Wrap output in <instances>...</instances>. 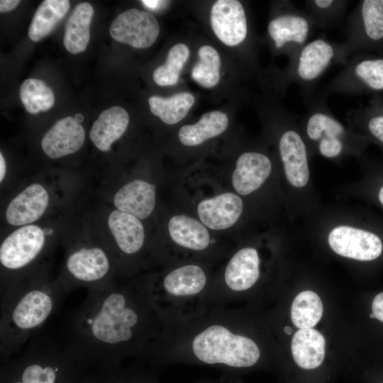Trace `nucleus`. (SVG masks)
<instances>
[{
    "label": "nucleus",
    "instance_id": "9d476101",
    "mask_svg": "<svg viewBox=\"0 0 383 383\" xmlns=\"http://www.w3.org/2000/svg\"><path fill=\"white\" fill-rule=\"evenodd\" d=\"M111 36L116 41L135 48L151 46L160 33L157 18L150 12L130 9L120 13L109 28Z\"/></svg>",
    "mask_w": 383,
    "mask_h": 383
},
{
    "label": "nucleus",
    "instance_id": "0eeeda50",
    "mask_svg": "<svg viewBox=\"0 0 383 383\" xmlns=\"http://www.w3.org/2000/svg\"><path fill=\"white\" fill-rule=\"evenodd\" d=\"M323 93H314L305 99L307 113L304 117L308 138L317 143L319 152L326 157L339 156L345 148L348 132L331 113Z\"/></svg>",
    "mask_w": 383,
    "mask_h": 383
},
{
    "label": "nucleus",
    "instance_id": "f03ea898",
    "mask_svg": "<svg viewBox=\"0 0 383 383\" xmlns=\"http://www.w3.org/2000/svg\"><path fill=\"white\" fill-rule=\"evenodd\" d=\"M65 290L50 284L13 286L1 293V352H16L54 313Z\"/></svg>",
    "mask_w": 383,
    "mask_h": 383
},
{
    "label": "nucleus",
    "instance_id": "6ab92c4d",
    "mask_svg": "<svg viewBox=\"0 0 383 383\" xmlns=\"http://www.w3.org/2000/svg\"><path fill=\"white\" fill-rule=\"evenodd\" d=\"M113 204L119 211L145 219L155 208V185L139 179L130 181L116 192Z\"/></svg>",
    "mask_w": 383,
    "mask_h": 383
},
{
    "label": "nucleus",
    "instance_id": "c03bdc74",
    "mask_svg": "<svg viewBox=\"0 0 383 383\" xmlns=\"http://www.w3.org/2000/svg\"><path fill=\"white\" fill-rule=\"evenodd\" d=\"M370 318H374V314H373L372 313L370 314Z\"/></svg>",
    "mask_w": 383,
    "mask_h": 383
},
{
    "label": "nucleus",
    "instance_id": "72a5a7b5",
    "mask_svg": "<svg viewBox=\"0 0 383 383\" xmlns=\"http://www.w3.org/2000/svg\"><path fill=\"white\" fill-rule=\"evenodd\" d=\"M189 56V49L184 43L174 45L168 52L166 62L157 67L152 77L160 86H171L177 84L179 76Z\"/></svg>",
    "mask_w": 383,
    "mask_h": 383
},
{
    "label": "nucleus",
    "instance_id": "20e7f679",
    "mask_svg": "<svg viewBox=\"0 0 383 383\" xmlns=\"http://www.w3.org/2000/svg\"><path fill=\"white\" fill-rule=\"evenodd\" d=\"M347 62L341 43L318 37L306 43L289 60L286 79L301 88L305 99L316 93V84L331 65L338 63L344 66Z\"/></svg>",
    "mask_w": 383,
    "mask_h": 383
},
{
    "label": "nucleus",
    "instance_id": "a19ab883",
    "mask_svg": "<svg viewBox=\"0 0 383 383\" xmlns=\"http://www.w3.org/2000/svg\"><path fill=\"white\" fill-rule=\"evenodd\" d=\"M379 199L381 204L383 205V187L379 190Z\"/></svg>",
    "mask_w": 383,
    "mask_h": 383
},
{
    "label": "nucleus",
    "instance_id": "79ce46f5",
    "mask_svg": "<svg viewBox=\"0 0 383 383\" xmlns=\"http://www.w3.org/2000/svg\"><path fill=\"white\" fill-rule=\"evenodd\" d=\"M74 118L77 122L79 123L83 120V116L82 114H80V113H77V114L75 115Z\"/></svg>",
    "mask_w": 383,
    "mask_h": 383
},
{
    "label": "nucleus",
    "instance_id": "423d86ee",
    "mask_svg": "<svg viewBox=\"0 0 383 383\" xmlns=\"http://www.w3.org/2000/svg\"><path fill=\"white\" fill-rule=\"evenodd\" d=\"M383 91V55H352L343 68L326 87L324 95H362Z\"/></svg>",
    "mask_w": 383,
    "mask_h": 383
},
{
    "label": "nucleus",
    "instance_id": "ddd939ff",
    "mask_svg": "<svg viewBox=\"0 0 383 383\" xmlns=\"http://www.w3.org/2000/svg\"><path fill=\"white\" fill-rule=\"evenodd\" d=\"M210 21L216 37L228 46L242 43L248 35V21L238 0H218L211 7Z\"/></svg>",
    "mask_w": 383,
    "mask_h": 383
},
{
    "label": "nucleus",
    "instance_id": "f704fd0d",
    "mask_svg": "<svg viewBox=\"0 0 383 383\" xmlns=\"http://www.w3.org/2000/svg\"><path fill=\"white\" fill-rule=\"evenodd\" d=\"M358 118L365 120L369 133L383 143V106L374 104L370 106L350 111Z\"/></svg>",
    "mask_w": 383,
    "mask_h": 383
},
{
    "label": "nucleus",
    "instance_id": "58836bf2",
    "mask_svg": "<svg viewBox=\"0 0 383 383\" xmlns=\"http://www.w3.org/2000/svg\"><path fill=\"white\" fill-rule=\"evenodd\" d=\"M141 2L149 9L155 10L160 8L162 5L165 4L167 1H141Z\"/></svg>",
    "mask_w": 383,
    "mask_h": 383
},
{
    "label": "nucleus",
    "instance_id": "2eb2a0df",
    "mask_svg": "<svg viewBox=\"0 0 383 383\" xmlns=\"http://www.w3.org/2000/svg\"><path fill=\"white\" fill-rule=\"evenodd\" d=\"M279 152L288 182L295 187H304L309 178L307 150L300 134L288 128L281 134Z\"/></svg>",
    "mask_w": 383,
    "mask_h": 383
},
{
    "label": "nucleus",
    "instance_id": "f8f14e48",
    "mask_svg": "<svg viewBox=\"0 0 383 383\" xmlns=\"http://www.w3.org/2000/svg\"><path fill=\"white\" fill-rule=\"evenodd\" d=\"M328 243L338 255L360 261L374 260L382 251V243L377 235L348 226L333 228L328 235Z\"/></svg>",
    "mask_w": 383,
    "mask_h": 383
},
{
    "label": "nucleus",
    "instance_id": "c9c22d12",
    "mask_svg": "<svg viewBox=\"0 0 383 383\" xmlns=\"http://www.w3.org/2000/svg\"><path fill=\"white\" fill-rule=\"evenodd\" d=\"M58 370L57 366L31 362L23 369L20 381L22 383H55Z\"/></svg>",
    "mask_w": 383,
    "mask_h": 383
},
{
    "label": "nucleus",
    "instance_id": "a878e982",
    "mask_svg": "<svg viewBox=\"0 0 383 383\" xmlns=\"http://www.w3.org/2000/svg\"><path fill=\"white\" fill-rule=\"evenodd\" d=\"M228 118L225 113L221 111H209L204 113L195 123L183 126L179 131L178 138L184 145H199L221 135L228 128Z\"/></svg>",
    "mask_w": 383,
    "mask_h": 383
},
{
    "label": "nucleus",
    "instance_id": "f3484780",
    "mask_svg": "<svg viewBox=\"0 0 383 383\" xmlns=\"http://www.w3.org/2000/svg\"><path fill=\"white\" fill-rule=\"evenodd\" d=\"M49 195L45 188L38 183L28 186L9 202L6 209V220L15 226L30 225L45 212Z\"/></svg>",
    "mask_w": 383,
    "mask_h": 383
},
{
    "label": "nucleus",
    "instance_id": "37998d69",
    "mask_svg": "<svg viewBox=\"0 0 383 383\" xmlns=\"http://www.w3.org/2000/svg\"><path fill=\"white\" fill-rule=\"evenodd\" d=\"M284 331L287 334L290 335L292 333V329L289 326H285L284 328Z\"/></svg>",
    "mask_w": 383,
    "mask_h": 383
},
{
    "label": "nucleus",
    "instance_id": "4be33fe9",
    "mask_svg": "<svg viewBox=\"0 0 383 383\" xmlns=\"http://www.w3.org/2000/svg\"><path fill=\"white\" fill-rule=\"evenodd\" d=\"M259 257L252 248L238 250L228 262L225 270V282L234 291H244L252 287L259 275Z\"/></svg>",
    "mask_w": 383,
    "mask_h": 383
},
{
    "label": "nucleus",
    "instance_id": "39448f33",
    "mask_svg": "<svg viewBox=\"0 0 383 383\" xmlns=\"http://www.w3.org/2000/svg\"><path fill=\"white\" fill-rule=\"evenodd\" d=\"M348 60L359 53L383 55V0L360 1L348 17L341 43Z\"/></svg>",
    "mask_w": 383,
    "mask_h": 383
},
{
    "label": "nucleus",
    "instance_id": "4c0bfd02",
    "mask_svg": "<svg viewBox=\"0 0 383 383\" xmlns=\"http://www.w3.org/2000/svg\"><path fill=\"white\" fill-rule=\"evenodd\" d=\"M19 4V0H1L0 11L1 13H4L12 11L16 8Z\"/></svg>",
    "mask_w": 383,
    "mask_h": 383
},
{
    "label": "nucleus",
    "instance_id": "473e14b6",
    "mask_svg": "<svg viewBox=\"0 0 383 383\" xmlns=\"http://www.w3.org/2000/svg\"><path fill=\"white\" fill-rule=\"evenodd\" d=\"M199 61L192 71L194 81L205 88L216 86L220 79L221 59L216 50L209 45L201 47Z\"/></svg>",
    "mask_w": 383,
    "mask_h": 383
},
{
    "label": "nucleus",
    "instance_id": "412c9836",
    "mask_svg": "<svg viewBox=\"0 0 383 383\" xmlns=\"http://www.w3.org/2000/svg\"><path fill=\"white\" fill-rule=\"evenodd\" d=\"M129 124L128 112L122 107L114 106L103 111L94 122L89 138L102 152H107L111 145L126 132Z\"/></svg>",
    "mask_w": 383,
    "mask_h": 383
},
{
    "label": "nucleus",
    "instance_id": "bb28decb",
    "mask_svg": "<svg viewBox=\"0 0 383 383\" xmlns=\"http://www.w3.org/2000/svg\"><path fill=\"white\" fill-rule=\"evenodd\" d=\"M70 6L67 0H45L36 9L28 28V37L38 42L50 34Z\"/></svg>",
    "mask_w": 383,
    "mask_h": 383
},
{
    "label": "nucleus",
    "instance_id": "5701e85b",
    "mask_svg": "<svg viewBox=\"0 0 383 383\" xmlns=\"http://www.w3.org/2000/svg\"><path fill=\"white\" fill-rule=\"evenodd\" d=\"M171 239L177 245L194 250H202L210 243L207 228L199 220L184 214L172 216L167 223Z\"/></svg>",
    "mask_w": 383,
    "mask_h": 383
},
{
    "label": "nucleus",
    "instance_id": "7c9ffc66",
    "mask_svg": "<svg viewBox=\"0 0 383 383\" xmlns=\"http://www.w3.org/2000/svg\"><path fill=\"white\" fill-rule=\"evenodd\" d=\"M348 2L341 0L306 1L305 11L316 27L329 29L343 22Z\"/></svg>",
    "mask_w": 383,
    "mask_h": 383
},
{
    "label": "nucleus",
    "instance_id": "2f4dec72",
    "mask_svg": "<svg viewBox=\"0 0 383 383\" xmlns=\"http://www.w3.org/2000/svg\"><path fill=\"white\" fill-rule=\"evenodd\" d=\"M19 95L26 110L31 114L46 111L55 103V95L51 88L38 79L24 80L21 85Z\"/></svg>",
    "mask_w": 383,
    "mask_h": 383
},
{
    "label": "nucleus",
    "instance_id": "393cba45",
    "mask_svg": "<svg viewBox=\"0 0 383 383\" xmlns=\"http://www.w3.org/2000/svg\"><path fill=\"white\" fill-rule=\"evenodd\" d=\"M94 9L87 2L78 4L68 18L63 38L65 48L71 54L84 52L90 40Z\"/></svg>",
    "mask_w": 383,
    "mask_h": 383
},
{
    "label": "nucleus",
    "instance_id": "c85d7f7f",
    "mask_svg": "<svg viewBox=\"0 0 383 383\" xmlns=\"http://www.w3.org/2000/svg\"><path fill=\"white\" fill-rule=\"evenodd\" d=\"M194 101V96L189 92L178 93L169 97L154 95L148 99L151 113L168 125L181 121Z\"/></svg>",
    "mask_w": 383,
    "mask_h": 383
},
{
    "label": "nucleus",
    "instance_id": "1a4fd4ad",
    "mask_svg": "<svg viewBox=\"0 0 383 383\" xmlns=\"http://www.w3.org/2000/svg\"><path fill=\"white\" fill-rule=\"evenodd\" d=\"M43 230L36 225L21 226L11 233L0 246V262L5 270L19 271L29 266L43 252Z\"/></svg>",
    "mask_w": 383,
    "mask_h": 383
},
{
    "label": "nucleus",
    "instance_id": "cd10ccee",
    "mask_svg": "<svg viewBox=\"0 0 383 383\" xmlns=\"http://www.w3.org/2000/svg\"><path fill=\"white\" fill-rule=\"evenodd\" d=\"M206 282V274L199 266L187 265L168 273L163 280V287L172 295L188 296L200 292Z\"/></svg>",
    "mask_w": 383,
    "mask_h": 383
},
{
    "label": "nucleus",
    "instance_id": "4468645a",
    "mask_svg": "<svg viewBox=\"0 0 383 383\" xmlns=\"http://www.w3.org/2000/svg\"><path fill=\"white\" fill-rule=\"evenodd\" d=\"M243 209L242 199L230 192L205 199L196 207L199 221L213 231H223L233 226L240 217Z\"/></svg>",
    "mask_w": 383,
    "mask_h": 383
},
{
    "label": "nucleus",
    "instance_id": "a18cd8bd",
    "mask_svg": "<svg viewBox=\"0 0 383 383\" xmlns=\"http://www.w3.org/2000/svg\"><path fill=\"white\" fill-rule=\"evenodd\" d=\"M14 383H22V382L21 381H17V382H16Z\"/></svg>",
    "mask_w": 383,
    "mask_h": 383
},
{
    "label": "nucleus",
    "instance_id": "a211bd4d",
    "mask_svg": "<svg viewBox=\"0 0 383 383\" xmlns=\"http://www.w3.org/2000/svg\"><path fill=\"white\" fill-rule=\"evenodd\" d=\"M271 171L272 162L267 155L259 152H245L236 161L231 177L232 186L239 195H248L261 187Z\"/></svg>",
    "mask_w": 383,
    "mask_h": 383
},
{
    "label": "nucleus",
    "instance_id": "f257e3e1",
    "mask_svg": "<svg viewBox=\"0 0 383 383\" xmlns=\"http://www.w3.org/2000/svg\"><path fill=\"white\" fill-rule=\"evenodd\" d=\"M138 320L123 293L109 285L91 289L73 317L70 346L75 353H111L132 339Z\"/></svg>",
    "mask_w": 383,
    "mask_h": 383
},
{
    "label": "nucleus",
    "instance_id": "dca6fc26",
    "mask_svg": "<svg viewBox=\"0 0 383 383\" xmlns=\"http://www.w3.org/2000/svg\"><path fill=\"white\" fill-rule=\"evenodd\" d=\"M85 131L74 117L67 116L57 121L44 135L41 148L51 159L73 154L83 145Z\"/></svg>",
    "mask_w": 383,
    "mask_h": 383
},
{
    "label": "nucleus",
    "instance_id": "aec40b11",
    "mask_svg": "<svg viewBox=\"0 0 383 383\" xmlns=\"http://www.w3.org/2000/svg\"><path fill=\"white\" fill-rule=\"evenodd\" d=\"M108 226L118 249L126 255L138 252L145 242V228L138 218L113 210L108 217Z\"/></svg>",
    "mask_w": 383,
    "mask_h": 383
},
{
    "label": "nucleus",
    "instance_id": "c756f323",
    "mask_svg": "<svg viewBox=\"0 0 383 383\" xmlns=\"http://www.w3.org/2000/svg\"><path fill=\"white\" fill-rule=\"evenodd\" d=\"M323 304L319 296L313 291L299 293L291 306V318L299 329L312 328L323 315Z\"/></svg>",
    "mask_w": 383,
    "mask_h": 383
},
{
    "label": "nucleus",
    "instance_id": "b1692460",
    "mask_svg": "<svg viewBox=\"0 0 383 383\" xmlns=\"http://www.w3.org/2000/svg\"><path fill=\"white\" fill-rule=\"evenodd\" d=\"M325 345V338L318 331L313 328L299 329L292 340L294 360L302 369H315L323 361Z\"/></svg>",
    "mask_w": 383,
    "mask_h": 383
},
{
    "label": "nucleus",
    "instance_id": "e433bc0d",
    "mask_svg": "<svg viewBox=\"0 0 383 383\" xmlns=\"http://www.w3.org/2000/svg\"><path fill=\"white\" fill-rule=\"evenodd\" d=\"M372 311L374 318L383 322V292L374 297L372 301Z\"/></svg>",
    "mask_w": 383,
    "mask_h": 383
},
{
    "label": "nucleus",
    "instance_id": "ea45409f",
    "mask_svg": "<svg viewBox=\"0 0 383 383\" xmlns=\"http://www.w3.org/2000/svg\"><path fill=\"white\" fill-rule=\"evenodd\" d=\"M6 174V164L5 159L2 155V153H0V182H2L4 180L5 175Z\"/></svg>",
    "mask_w": 383,
    "mask_h": 383
},
{
    "label": "nucleus",
    "instance_id": "6e6552de",
    "mask_svg": "<svg viewBox=\"0 0 383 383\" xmlns=\"http://www.w3.org/2000/svg\"><path fill=\"white\" fill-rule=\"evenodd\" d=\"M314 27L305 11L287 2L284 10L270 21L267 33L274 48L284 51L290 60L309 42Z\"/></svg>",
    "mask_w": 383,
    "mask_h": 383
},
{
    "label": "nucleus",
    "instance_id": "9b49d317",
    "mask_svg": "<svg viewBox=\"0 0 383 383\" xmlns=\"http://www.w3.org/2000/svg\"><path fill=\"white\" fill-rule=\"evenodd\" d=\"M65 268L75 284L90 285L93 289L101 287L111 271V261L101 248L84 246L69 254Z\"/></svg>",
    "mask_w": 383,
    "mask_h": 383
},
{
    "label": "nucleus",
    "instance_id": "7ed1b4c3",
    "mask_svg": "<svg viewBox=\"0 0 383 383\" xmlns=\"http://www.w3.org/2000/svg\"><path fill=\"white\" fill-rule=\"evenodd\" d=\"M192 348L195 356L208 364L247 367L255 364L260 357L259 348L254 341L235 335L219 325L211 326L197 335Z\"/></svg>",
    "mask_w": 383,
    "mask_h": 383
}]
</instances>
